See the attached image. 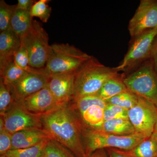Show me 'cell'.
<instances>
[{
  "mask_svg": "<svg viewBox=\"0 0 157 157\" xmlns=\"http://www.w3.org/2000/svg\"><path fill=\"white\" fill-rule=\"evenodd\" d=\"M40 117L42 128L52 139L60 144L75 156L86 157L82 126L71 101L60 104Z\"/></svg>",
  "mask_w": 157,
  "mask_h": 157,
  "instance_id": "6da1fadb",
  "label": "cell"
},
{
  "mask_svg": "<svg viewBox=\"0 0 157 157\" xmlns=\"http://www.w3.org/2000/svg\"><path fill=\"white\" fill-rule=\"evenodd\" d=\"M119 74L115 67H106L92 56L75 73L73 98L97 94L107 80Z\"/></svg>",
  "mask_w": 157,
  "mask_h": 157,
  "instance_id": "7a4b0ae2",
  "label": "cell"
},
{
  "mask_svg": "<svg viewBox=\"0 0 157 157\" xmlns=\"http://www.w3.org/2000/svg\"><path fill=\"white\" fill-rule=\"evenodd\" d=\"M52 52L43 68L47 76L76 72L92 56L67 43L51 45Z\"/></svg>",
  "mask_w": 157,
  "mask_h": 157,
  "instance_id": "3957f363",
  "label": "cell"
},
{
  "mask_svg": "<svg viewBox=\"0 0 157 157\" xmlns=\"http://www.w3.org/2000/svg\"><path fill=\"white\" fill-rule=\"evenodd\" d=\"M82 135L86 157L102 149L113 148L123 151L131 150L146 138L136 132L128 136H120L101 130L84 128L83 127Z\"/></svg>",
  "mask_w": 157,
  "mask_h": 157,
  "instance_id": "277c9868",
  "label": "cell"
},
{
  "mask_svg": "<svg viewBox=\"0 0 157 157\" xmlns=\"http://www.w3.org/2000/svg\"><path fill=\"white\" fill-rule=\"evenodd\" d=\"M124 81L129 90L157 107V73L151 60L124 77Z\"/></svg>",
  "mask_w": 157,
  "mask_h": 157,
  "instance_id": "5b68a950",
  "label": "cell"
},
{
  "mask_svg": "<svg viewBox=\"0 0 157 157\" xmlns=\"http://www.w3.org/2000/svg\"><path fill=\"white\" fill-rule=\"evenodd\" d=\"M20 39L28 54L31 67L37 69L44 68L50 56L52 48L48 43V34L42 24L33 20L30 30Z\"/></svg>",
  "mask_w": 157,
  "mask_h": 157,
  "instance_id": "8992f818",
  "label": "cell"
},
{
  "mask_svg": "<svg viewBox=\"0 0 157 157\" xmlns=\"http://www.w3.org/2000/svg\"><path fill=\"white\" fill-rule=\"evenodd\" d=\"M157 36V28L147 31L132 38L128 49L120 64L116 67L117 72L129 73L151 57L152 49Z\"/></svg>",
  "mask_w": 157,
  "mask_h": 157,
  "instance_id": "52a82bcc",
  "label": "cell"
},
{
  "mask_svg": "<svg viewBox=\"0 0 157 157\" xmlns=\"http://www.w3.org/2000/svg\"><path fill=\"white\" fill-rule=\"evenodd\" d=\"M71 104L84 128L99 130L104 122L107 103L98 95L73 98Z\"/></svg>",
  "mask_w": 157,
  "mask_h": 157,
  "instance_id": "ba28073f",
  "label": "cell"
},
{
  "mask_svg": "<svg viewBox=\"0 0 157 157\" xmlns=\"http://www.w3.org/2000/svg\"><path fill=\"white\" fill-rule=\"evenodd\" d=\"M135 106L128 110V119L136 133L147 137L153 134L157 116V107L154 104L138 96Z\"/></svg>",
  "mask_w": 157,
  "mask_h": 157,
  "instance_id": "9c48e42d",
  "label": "cell"
},
{
  "mask_svg": "<svg viewBox=\"0 0 157 157\" xmlns=\"http://www.w3.org/2000/svg\"><path fill=\"white\" fill-rule=\"evenodd\" d=\"M157 28V1L141 0L129 22L128 29L132 38Z\"/></svg>",
  "mask_w": 157,
  "mask_h": 157,
  "instance_id": "30bf717a",
  "label": "cell"
},
{
  "mask_svg": "<svg viewBox=\"0 0 157 157\" xmlns=\"http://www.w3.org/2000/svg\"><path fill=\"white\" fill-rule=\"evenodd\" d=\"M5 121V128L13 135L25 129L43 128L40 116L32 114L15 101L12 108L2 116Z\"/></svg>",
  "mask_w": 157,
  "mask_h": 157,
  "instance_id": "8fae6325",
  "label": "cell"
},
{
  "mask_svg": "<svg viewBox=\"0 0 157 157\" xmlns=\"http://www.w3.org/2000/svg\"><path fill=\"white\" fill-rule=\"evenodd\" d=\"M17 102L32 114L41 116L50 112L59 104L54 98L48 86Z\"/></svg>",
  "mask_w": 157,
  "mask_h": 157,
  "instance_id": "7c38bea8",
  "label": "cell"
},
{
  "mask_svg": "<svg viewBox=\"0 0 157 157\" xmlns=\"http://www.w3.org/2000/svg\"><path fill=\"white\" fill-rule=\"evenodd\" d=\"M50 77L42 72H31L10 85L15 101L24 99L44 88L48 85Z\"/></svg>",
  "mask_w": 157,
  "mask_h": 157,
  "instance_id": "4fadbf2b",
  "label": "cell"
},
{
  "mask_svg": "<svg viewBox=\"0 0 157 157\" xmlns=\"http://www.w3.org/2000/svg\"><path fill=\"white\" fill-rule=\"evenodd\" d=\"M75 73H61L50 76L48 87L59 104L67 103L73 99Z\"/></svg>",
  "mask_w": 157,
  "mask_h": 157,
  "instance_id": "5bb4252c",
  "label": "cell"
},
{
  "mask_svg": "<svg viewBox=\"0 0 157 157\" xmlns=\"http://www.w3.org/2000/svg\"><path fill=\"white\" fill-rule=\"evenodd\" d=\"M50 139V136L43 128L25 129L12 135L11 150L36 146Z\"/></svg>",
  "mask_w": 157,
  "mask_h": 157,
  "instance_id": "9a60e30c",
  "label": "cell"
},
{
  "mask_svg": "<svg viewBox=\"0 0 157 157\" xmlns=\"http://www.w3.org/2000/svg\"><path fill=\"white\" fill-rule=\"evenodd\" d=\"M21 42L11 29L0 34V69L14 60L15 53L19 49Z\"/></svg>",
  "mask_w": 157,
  "mask_h": 157,
  "instance_id": "2e32d148",
  "label": "cell"
},
{
  "mask_svg": "<svg viewBox=\"0 0 157 157\" xmlns=\"http://www.w3.org/2000/svg\"><path fill=\"white\" fill-rule=\"evenodd\" d=\"M124 76L120 74L107 80L97 94L104 101H107L128 90L124 81Z\"/></svg>",
  "mask_w": 157,
  "mask_h": 157,
  "instance_id": "e0dca14e",
  "label": "cell"
},
{
  "mask_svg": "<svg viewBox=\"0 0 157 157\" xmlns=\"http://www.w3.org/2000/svg\"><path fill=\"white\" fill-rule=\"evenodd\" d=\"M33 20L30 11L17 9L16 7L11 20V29L21 38L30 30Z\"/></svg>",
  "mask_w": 157,
  "mask_h": 157,
  "instance_id": "ac0fdd59",
  "label": "cell"
},
{
  "mask_svg": "<svg viewBox=\"0 0 157 157\" xmlns=\"http://www.w3.org/2000/svg\"><path fill=\"white\" fill-rule=\"evenodd\" d=\"M98 130L120 136H128L135 133V129L129 120L124 119L105 121Z\"/></svg>",
  "mask_w": 157,
  "mask_h": 157,
  "instance_id": "d6986e66",
  "label": "cell"
},
{
  "mask_svg": "<svg viewBox=\"0 0 157 157\" xmlns=\"http://www.w3.org/2000/svg\"><path fill=\"white\" fill-rule=\"evenodd\" d=\"M127 152L135 157H157V137L152 134Z\"/></svg>",
  "mask_w": 157,
  "mask_h": 157,
  "instance_id": "ffe728a7",
  "label": "cell"
},
{
  "mask_svg": "<svg viewBox=\"0 0 157 157\" xmlns=\"http://www.w3.org/2000/svg\"><path fill=\"white\" fill-rule=\"evenodd\" d=\"M28 72L17 66L14 60L0 69V76L6 84L12 85L24 77Z\"/></svg>",
  "mask_w": 157,
  "mask_h": 157,
  "instance_id": "44dd1931",
  "label": "cell"
},
{
  "mask_svg": "<svg viewBox=\"0 0 157 157\" xmlns=\"http://www.w3.org/2000/svg\"><path fill=\"white\" fill-rule=\"evenodd\" d=\"M48 140L27 148L10 150L4 156L6 157H45V147Z\"/></svg>",
  "mask_w": 157,
  "mask_h": 157,
  "instance_id": "7402d4cb",
  "label": "cell"
},
{
  "mask_svg": "<svg viewBox=\"0 0 157 157\" xmlns=\"http://www.w3.org/2000/svg\"><path fill=\"white\" fill-rule=\"evenodd\" d=\"M15 100L10 86L0 78V114L3 116L12 108Z\"/></svg>",
  "mask_w": 157,
  "mask_h": 157,
  "instance_id": "603a6c76",
  "label": "cell"
},
{
  "mask_svg": "<svg viewBox=\"0 0 157 157\" xmlns=\"http://www.w3.org/2000/svg\"><path fill=\"white\" fill-rule=\"evenodd\" d=\"M138 98V96L128 90L113 97L106 102L128 110L136 105Z\"/></svg>",
  "mask_w": 157,
  "mask_h": 157,
  "instance_id": "cb8c5ba5",
  "label": "cell"
},
{
  "mask_svg": "<svg viewBox=\"0 0 157 157\" xmlns=\"http://www.w3.org/2000/svg\"><path fill=\"white\" fill-rule=\"evenodd\" d=\"M16 5H8L4 0L0 1V32L11 29V21Z\"/></svg>",
  "mask_w": 157,
  "mask_h": 157,
  "instance_id": "d4e9b609",
  "label": "cell"
},
{
  "mask_svg": "<svg viewBox=\"0 0 157 157\" xmlns=\"http://www.w3.org/2000/svg\"><path fill=\"white\" fill-rule=\"evenodd\" d=\"M45 157H76L55 140H48L45 148Z\"/></svg>",
  "mask_w": 157,
  "mask_h": 157,
  "instance_id": "484cf974",
  "label": "cell"
},
{
  "mask_svg": "<svg viewBox=\"0 0 157 157\" xmlns=\"http://www.w3.org/2000/svg\"><path fill=\"white\" fill-rule=\"evenodd\" d=\"M14 62L20 67L28 73L42 72L45 73L43 68L37 69L32 67L30 65L28 54L25 46L21 43V45L14 56Z\"/></svg>",
  "mask_w": 157,
  "mask_h": 157,
  "instance_id": "4316f807",
  "label": "cell"
},
{
  "mask_svg": "<svg viewBox=\"0 0 157 157\" xmlns=\"http://www.w3.org/2000/svg\"><path fill=\"white\" fill-rule=\"evenodd\" d=\"M48 0H39L36 1L30 10L32 17H39L42 22L46 23L50 17L52 9L48 5Z\"/></svg>",
  "mask_w": 157,
  "mask_h": 157,
  "instance_id": "83f0119b",
  "label": "cell"
},
{
  "mask_svg": "<svg viewBox=\"0 0 157 157\" xmlns=\"http://www.w3.org/2000/svg\"><path fill=\"white\" fill-rule=\"evenodd\" d=\"M128 111L122 107L107 104L104 110V121L119 119H129Z\"/></svg>",
  "mask_w": 157,
  "mask_h": 157,
  "instance_id": "f1b7e54d",
  "label": "cell"
},
{
  "mask_svg": "<svg viewBox=\"0 0 157 157\" xmlns=\"http://www.w3.org/2000/svg\"><path fill=\"white\" fill-rule=\"evenodd\" d=\"M12 135L6 129L0 132V155H4L11 150Z\"/></svg>",
  "mask_w": 157,
  "mask_h": 157,
  "instance_id": "f546056e",
  "label": "cell"
},
{
  "mask_svg": "<svg viewBox=\"0 0 157 157\" xmlns=\"http://www.w3.org/2000/svg\"><path fill=\"white\" fill-rule=\"evenodd\" d=\"M105 149L109 157H135L127 152L126 151L113 148Z\"/></svg>",
  "mask_w": 157,
  "mask_h": 157,
  "instance_id": "4dcf8cb0",
  "label": "cell"
},
{
  "mask_svg": "<svg viewBox=\"0 0 157 157\" xmlns=\"http://www.w3.org/2000/svg\"><path fill=\"white\" fill-rule=\"evenodd\" d=\"M36 2L34 0H18L16 7L17 9L30 12L32 7Z\"/></svg>",
  "mask_w": 157,
  "mask_h": 157,
  "instance_id": "1f68e13d",
  "label": "cell"
},
{
  "mask_svg": "<svg viewBox=\"0 0 157 157\" xmlns=\"http://www.w3.org/2000/svg\"><path fill=\"white\" fill-rule=\"evenodd\" d=\"M150 59L152 62L155 70L157 73V36L155 39L153 46Z\"/></svg>",
  "mask_w": 157,
  "mask_h": 157,
  "instance_id": "d6a6232c",
  "label": "cell"
},
{
  "mask_svg": "<svg viewBox=\"0 0 157 157\" xmlns=\"http://www.w3.org/2000/svg\"><path fill=\"white\" fill-rule=\"evenodd\" d=\"M89 157H109L105 149L96 151Z\"/></svg>",
  "mask_w": 157,
  "mask_h": 157,
  "instance_id": "836d02e7",
  "label": "cell"
},
{
  "mask_svg": "<svg viewBox=\"0 0 157 157\" xmlns=\"http://www.w3.org/2000/svg\"><path fill=\"white\" fill-rule=\"evenodd\" d=\"M5 121L3 116H1L0 118V132L5 129Z\"/></svg>",
  "mask_w": 157,
  "mask_h": 157,
  "instance_id": "e575fe53",
  "label": "cell"
},
{
  "mask_svg": "<svg viewBox=\"0 0 157 157\" xmlns=\"http://www.w3.org/2000/svg\"><path fill=\"white\" fill-rule=\"evenodd\" d=\"M153 134L155 136H156L157 137V116L155 124L154 130V132L153 133Z\"/></svg>",
  "mask_w": 157,
  "mask_h": 157,
  "instance_id": "d590c367",
  "label": "cell"
},
{
  "mask_svg": "<svg viewBox=\"0 0 157 157\" xmlns=\"http://www.w3.org/2000/svg\"><path fill=\"white\" fill-rule=\"evenodd\" d=\"M0 157H6L4 155H1V156H0Z\"/></svg>",
  "mask_w": 157,
  "mask_h": 157,
  "instance_id": "8d00e7d4",
  "label": "cell"
}]
</instances>
